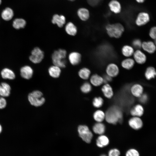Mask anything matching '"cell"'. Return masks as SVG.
<instances>
[{"mask_svg":"<svg viewBox=\"0 0 156 156\" xmlns=\"http://www.w3.org/2000/svg\"><path fill=\"white\" fill-rule=\"evenodd\" d=\"M105 119L108 123L113 124L121 121L122 114L121 110L116 106H113L108 109L105 114Z\"/></svg>","mask_w":156,"mask_h":156,"instance_id":"obj_1","label":"cell"},{"mask_svg":"<svg viewBox=\"0 0 156 156\" xmlns=\"http://www.w3.org/2000/svg\"><path fill=\"white\" fill-rule=\"evenodd\" d=\"M105 29L110 37L116 38H120L124 31V27L119 23L108 24L105 26Z\"/></svg>","mask_w":156,"mask_h":156,"instance_id":"obj_2","label":"cell"},{"mask_svg":"<svg viewBox=\"0 0 156 156\" xmlns=\"http://www.w3.org/2000/svg\"><path fill=\"white\" fill-rule=\"evenodd\" d=\"M66 54V51L63 49H60L54 51L52 56L54 65L60 68L65 67L66 64L65 59Z\"/></svg>","mask_w":156,"mask_h":156,"instance_id":"obj_3","label":"cell"},{"mask_svg":"<svg viewBox=\"0 0 156 156\" xmlns=\"http://www.w3.org/2000/svg\"><path fill=\"white\" fill-rule=\"evenodd\" d=\"M42 92L38 90H35L30 93L28 96V99L30 104L35 107H39L42 105L45 99L42 96Z\"/></svg>","mask_w":156,"mask_h":156,"instance_id":"obj_4","label":"cell"},{"mask_svg":"<svg viewBox=\"0 0 156 156\" xmlns=\"http://www.w3.org/2000/svg\"><path fill=\"white\" fill-rule=\"evenodd\" d=\"M78 131L79 136L83 141L88 143L91 142L93 134L87 126L80 125L78 127Z\"/></svg>","mask_w":156,"mask_h":156,"instance_id":"obj_5","label":"cell"},{"mask_svg":"<svg viewBox=\"0 0 156 156\" xmlns=\"http://www.w3.org/2000/svg\"><path fill=\"white\" fill-rule=\"evenodd\" d=\"M44 57V53L39 48L36 47L32 51L29 58L32 62L37 64L40 62Z\"/></svg>","mask_w":156,"mask_h":156,"instance_id":"obj_6","label":"cell"},{"mask_svg":"<svg viewBox=\"0 0 156 156\" xmlns=\"http://www.w3.org/2000/svg\"><path fill=\"white\" fill-rule=\"evenodd\" d=\"M150 19L149 15L147 13L145 12H140L137 16L135 23L137 26H142L147 23L149 21Z\"/></svg>","mask_w":156,"mask_h":156,"instance_id":"obj_7","label":"cell"},{"mask_svg":"<svg viewBox=\"0 0 156 156\" xmlns=\"http://www.w3.org/2000/svg\"><path fill=\"white\" fill-rule=\"evenodd\" d=\"M105 71L107 75L113 77L118 74L119 69L117 64L114 63H110L107 66Z\"/></svg>","mask_w":156,"mask_h":156,"instance_id":"obj_8","label":"cell"},{"mask_svg":"<svg viewBox=\"0 0 156 156\" xmlns=\"http://www.w3.org/2000/svg\"><path fill=\"white\" fill-rule=\"evenodd\" d=\"M133 60L138 64H142L144 63L146 60V56L145 54L139 49L134 52L133 54Z\"/></svg>","mask_w":156,"mask_h":156,"instance_id":"obj_9","label":"cell"},{"mask_svg":"<svg viewBox=\"0 0 156 156\" xmlns=\"http://www.w3.org/2000/svg\"><path fill=\"white\" fill-rule=\"evenodd\" d=\"M141 47L144 51L150 54L153 53L156 50L155 43L151 41H144L142 42Z\"/></svg>","mask_w":156,"mask_h":156,"instance_id":"obj_10","label":"cell"},{"mask_svg":"<svg viewBox=\"0 0 156 156\" xmlns=\"http://www.w3.org/2000/svg\"><path fill=\"white\" fill-rule=\"evenodd\" d=\"M129 124L131 127L135 130L140 129L143 125L141 119L136 116L130 118L129 121Z\"/></svg>","mask_w":156,"mask_h":156,"instance_id":"obj_11","label":"cell"},{"mask_svg":"<svg viewBox=\"0 0 156 156\" xmlns=\"http://www.w3.org/2000/svg\"><path fill=\"white\" fill-rule=\"evenodd\" d=\"M81 55L79 53L73 52L71 53L68 56V60L71 64L73 65L78 64L80 62Z\"/></svg>","mask_w":156,"mask_h":156,"instance_id":"obj_12","label":"cell"},{"mask_svg":"<svg viewBox=\"0 0 156 156\" xmlns=\"http://www.w3.org/2000/svg\"><path fill=\"white\" fill-rule=\"evenodd\" d=\"M11 87L10 86L5 82L0 84V96L5 97L8 96L10 94Z\"/></svg>","mask_w":156,"mask_h":156,"instance_id":"obj_13","label":"cell"},{"mask_svg":"<svg viewBox=\"0 0 156 156\" xmlns=\"http://www.w3.org/2000/svg\"><path fill=\"white\" fill-rule=\"evenodd\" d=\"M52 22L53 24H57L58 27H61L65 23L66 18L63 15L55 14L53 16Z\"/></svg>","mask_w":156,"mask_h":156,"instance_id":"obj_14","label":"cell"},{"mask_svg":"<svg viewBox=\"0 0 156 156\" xmlns=\"http://www.w3.org/2000/svg\"><path fill=\"white\" fill-rule=\"evenodd\" d=\"M33 70L30 66H25L22 67L21 69V75L24 79H29L32 77Z\"/></svg>","mask_w":156,"mask_h":156,"instance_id":"obj_15","label":"cell"},{"mask_svg":"<svg viewBox=\"0 0 156 156\" xmlns=\"http://www.w3.org/2000/svg\"><path fill=\"white\" fill-rule=\"evenodd\" d=\"M111 11L115 14L119 13L121 10V7L120 3L116 0H112L108 4Z\"/></svg>","mask_w":156,"mask_h":156,"instance_id":"obj_16","label":"cell"},{"mask_svg":"<svg viewBox=\"0 0 156 156\" xmlns=\"http://www.w3.org/2000/svg\"><path fill=\"white\" fill-rule=\"evenodd\" d=\"M143 88L140 84L136 83L133 85L131 88V91L135 96L140 97L142 94Z\"/></svg>","mask_w":156,"mask_h":156,"instance_id":"obj_17","label":"cell"},{"mask_svg":"<svg viewBox=\"0 0 156 156\" xmlns=\"http://www.w3.org/2000/svg\"><path fill=\"white\" fill-rule=\"evenodd\" d=\"M14 15L13 10L10 8L7 7L2 11L1 13V17L4 20L9 21L12 18Z\"/></svg>","mask_w":156,"mask_h":156,"instance_id":"obj_18","label":"cell"},{"mask_svg":"<svg viewBox=\"0 0 156 156\" xmlns=\"http://www.w3.org/2000/svg\"><path fill=\"white\" fill-rule=\"evenodd\" d=\"M90 81L91 83L96 86H99L104 83L103 77L97 74L92 75L90 78Z\"/></svg>","mask_w":156,"mask_h":156,"instance_id":"obj_19","label":"cell"},{"mask_svg":"<svg viewBox=\"0 0 156 156\" xmlns=\"http://www.w3.org/2000/svg\"><path fill=\"white\" fill-rule=\"evenodd\" d=\"M109 143V139L106 136L101 135L96 140V144L99 147L103 148L107 146Z\"/></svg>","mask_w":156,"mask_h":156,"instance_id":"obj_20","label":"cell"},{"mask_svg":"<svg viewBox=\"0 0 156 156\" xmlns=\"http://www.w3.org/2000/svg\"><path fill=\"white\" fill-rule=\"evenodd\" d=\"M48 73L52 77L57 78L59 77L61 74L60 68L54 65L50 66L48 69Z\"/></svg>","mask_w":156,"mask_h":156,"instance_id":"obj_21","label":"cell"},{"mask_svg":"<svg viewBox=\"0 0 156 156\" xmlns=\"http://www.w3.org/2000/svg\"><path fill=\"white\" fill-rule=\"evenodd\" d=\"M135 62L133 59L127 57L123 60L121 62V66L124 68L129 70L132 68L135 64Z\"/></svg>","mask_w":156,"mask_h":156,"instance_id":"obj_22","label":"cell"},{"mask_svg":"<svg viewBox=\"0 0 156 156\" xmlns=\"http://www.w3.org/2000/svg\"><path fill=\"white\" fill-rule=\"evenodd\" d=\"M102 91L106 98L110 99L113 95V92L111 86L108 83H105L102 87Z\"/></svg>","mask_w":156,"mask_h":156,"instance_id":"obj_23","label":"cell"},{"mask_svg":"<svg viewBox=\"0 0 156 156\" xmlns=\"http://www.w3.org/2000/svg\"><path fill=\"white\" fill-rule=\"evenodd\" d=\"M65 30L68 35L75 36L77 32V29L74 24L71 22L68 23L65 27Z\"/></svg>","mask_w":156,"mask_h":156,"instance_id":"obj_24","label":"cell"},{"mask_svg":"<svg viewBox=\"0 0 156 156\" xmlns=\"http://www.w3.org/2000/svg\"><path fill=\"white\" fill-rule=\"evenodd\" d=\"M77 14L79 18L82 21H86L89 18L90 13L88 10L84 8H81L77 11Z\"/></svg>","mask_w":156,"mask_h":156,"instance_id":"obj_25","label":"cell"},{"mask_svg":"<svg viewBox=\"0 0 156 156\" xmlns=\"http://www.w3.org/2000/svg\"><path fill=\"white\" fill-rule=\"evenodd\" d=\"M143 112V108L142 105L139 104L135 106L130 111L131 114L134 116L136 117L142 116Z\"/></svg>","mask_w":156,"mask_h":156,"instance_id":"obj_26","label":"cell"},{"mask_svg":"<svg viewBox=\"0 0 156 156\" xmlns=\"http://www.w3.org/2000/svg\"><path fill=\"white\" fill-rule=\"evenodd\" d=\"M134 52L133 47L129 45L124 46L121 49V52L124 56L129 57L132 55Z\"/></svg>","mask_w":156,"mask_h":156,"instance_id":"obj_27","label":"cell"},{"mask_svg":"<svg viewBox=\"0 0 156 156\" xmlns=\"http://www.w3.org/2000/svg\"><path fill=\"white\" fill-rule=\"evenodd\" d=\"M92 129L94 133L101 135L105 132V127L104 124L102 123L98 122L94 125Z\"/></svg>","mask_w":156,"mask_h":156,"instance_id":"obj_28","label":"cell"},{"mask_svg":"<svg viewBox=\"0 0 156 156\" xmlns=\"http://www.w3.org/2000/svg\"><path fill=\"white\" fill-rule=\"evenodd\" d=\"M1 74L2 77L4 79H13L15 78V75L14 72L8 68L3 69Z\"/></svg>","mask_w":156,"mask_h":156,"instance_id":"obj_29","label":"cell"},{"mask_svg":"<svg viewBox=\"0 0 156 156\" xmlns=\"http://www.w3.org/2000/svg\"><path fill=\"white\" fill-rule=\"evenodd\" d=\"M155 69L152 66H149L147 68L144 73L146 79L148 80L154 78L156 76Z\"/></svg>","mask_w":156,"mask_h":156,"instance_id":"obj_30","label":"cell"},{"mask_svg":"<svg viewBox=\"0 0 156 156\" xmlns=\"http://www.w3.org/2000/svg\"><path fill=\"white\" fill-rule=\"evenodd\" d=\"M26 21L22 18H16L13 22V26L16 29H19L24 27L26 25Z\"/></svg>","mask_w":156,"mask_h":156,"instance_id":"obj_31","label":"cell"},{"mask_svg":"<svg viewBox=\"0 0 156 156\" xmlns=\"http://www.w3.org/2000/svg\"><path fill=\"white\" fill-rule=\"evenodd\" d=\"M91 74L90 70L86 68H83L79 71L78 75L79 77L83 79H88L90 76Z\"/></svg>","mask_w":156,"mask_h":156,"instance_id":"obj_32","label":"cell"},{"mask_svg":"<svg viewBox=\"0 0 156 156\" xmlns=\"http://www.w3.org/2000/svg\"><path fill=\"white\" fill-rule=\"evenodd\" d=\"M93 117L94 120L98 122L103 121L105 117L104 112L101 110L96 111L94 114Z\"/></svg>","mask_w":156,"mask_h":156,"instance_id":"obj_33","label":"cell"},{"mask_svg":"<svg viewBox=\"0 0 156 156\" xmlns=\"http://www.w3.org/2000/svg\"><path fill=\"white\" fill-rule=\"evenodd\" d=\"M103 100L101 97L95 98L93 99L92 103L93 106L96 108L101 107L103 104Z\"/></svg>","mask_w":156,"mask_h":156,"instance_id":"obj_34","label":"cell"},{"mask_svg":"<svg viewBox=\"0 0 156 156\" xmlns=\"http://www.w3.org/2000/svg\"><path fill=\"white\" fill-rule=\"evenodd\" d=\"M91 89L92 87L91 85L87 82L84 83L81 87V91L85 93L90 92L91 91Z\"/></svg>","mask_w":156,"mask_h":156,"instance_id":"obj_35","label":"cell"},{"mask_svg":"<svg viewBox=\"0 0 156 156\" xmlns=\"http://www.w3.org/2000/svg\"><path fill=\"white\" fill-rule=\"evenodd\" d=\"M125 156H140L139 153L136 150L131 148L126 152Z\"/></svg>","mask_w":156,"mask_h":156,"instance_id":"obj_36","label":"cell"},{"mask_svg":"<svg viewBox=\"0 0 156 156\" xmlns=\"http://www.w3.org/2000/svg\"><path fill=\"white\" fill-rule=\"evenodd\" d=\"M120 153L119 151L116 148L110 150L108 153V156H120Z\"/></svg>","mask_w":156,"mask_h":156,"instance_id":"obj_37","label":"cell"},{"mask_svg":"<svg viewBox=\"0 0 156 156\" xmlns=\"http://www.w3.org/2000/svg\"><path fill=\"white\" fill-rule=\"evenodd\" d=\"M142 43L140 39H137L133 40L132 44L133 47L135 48L139 49L141 47Z\"/></svg>","mask_w":156,"mask_h":156,"instance_id":"obj_38","label":"cell"},{"mask_svg":"<svg viewBox=\"0 0 156 156\" xmlns=\"http://www.w3.org/2000/svg\"><path fill=\"white\" fill-rule=\"evenodd\" d=\"M103 0H87V2L90 6L95 7L98 5Z\"/></svg>","mask_w":156,"mask_h":156,"instance_id":"obj_39","label":"cell"},{"mask_svg":"<svg viewBox=\"0 0 156 156\" xmlns=\"http://www.w3.org/2000/svg\"><path fill=\"white\" fill-rule=\"evenodd\" d=\"M156 28L155 27H153L151 28L149 32L150 37L153 39H156Z\"/></svg>","mask_w":156,"mask_h":156,"instance_id":"obj_40","label":"cell"},{"mask_svg":"<svg viewBox=\"0 0 156 156\" xmlns=\"http://www.w3.org/2000/svg\"><path fill=\"white\" fill-rule=\"evenodd\" d=\"M7 105V101L4 97H0V109L5 108Z\"/></svg>","mask_w":156,"mask_h":156,"instance_id":"obj_41","label":"cell"},{"mask_svg":"<svg viewBox=\"0 0 156 156\" xmlns=\"http://www.w3.org/2000/svg\"><path fill=\"white\" fill-rule=\"evenodd\" d=\"M139 97V100L140 101L143 103H146L148 100V97L147 95L146 94H142Z\"/></svg>","mask_w":156,"mask_h":156,"instance_id":"obj_42","label":"cell"},{"mask_svg":"<svg viewBox=\"0 0 156 156\" xmlns=\"http://www.w3.org/2000/svg\"><path fill=\"white\" fill-rule=\"evenodd\" d=\"M103 77L104 82L106 83L108 82L111 81L112 80V77L106 75Z\"/></svg>","mask_w":156,"mask_h":156,"instance_id":"obj_43","label":"cell"},{"mask_svg":"<svg viewBox=\"0 0 156 156\" xmlns=\"http://www.w3.org/2000/svg\"><path fill=\"white\" fill-rule=\"evenodd\" d=\"M145 0H136V1L140 3H142L144 2Z\"/></svg>","mask_w":156,"mask_h":156,"instance_id":"obj_44","label":"cell"},{"mask_svg":"<svg viewBox=\"0 0 156 156\" xmlns=\"http://www.w3.org/2000/svg\"><path fill=\"white\" fill-rule=\"evenodd\" d=\"M2 130V127L1 125L0 124V134L1 133Z\"/></svg>","mask_w":156,"mask_h":156,"instance_id":"obj_45","label":"cell"},{"mask_svg":"<svg viewBox=\"0 0 156 156\" xmlns=\"http://www.w3.org/2000/svg\"><path fill=\"white\" fill-rule=\"evenodd\" d=\"M101 156H107V155H105V154H102V155H101Z\"/></svg>","mask_w":156,"mask_h":156,"instance_id":"obj_46","label":"cell"},{"mask_svg":"<svg viewBox=\"0 0 156 156\" xmlns=\"http://www.w3.org/2000/svg\"><path fill=\"white\" fill-rule=\"evenodd\" d=\"M1 0H0V5L1 4Z\"/></svg>","mask_w":156,"mask_h":156,"instance_id":"obj_47","label":"cell"},{"mask_svg":"<svg viewBox=\"0 0 156 156\" xmlns=\"http://www.w3.org/2000/svg\"><path fill=\"white\" fill-rule=\"evenodd\" d=\"M69 0V1H75V0Z\"/></svg>","mask_w":156,"mask_h":156,"instance_id":"obj_48","label":"cell"},{"mask_svg":"<svg viewBox=\"0 0 156 156\" xmlns=\"http://www.w3.org/2000/svg\"></svg>","mask_w":156,"mask_h":156,"instance_id":"obj_49","label":"cell"}]
</instances>
